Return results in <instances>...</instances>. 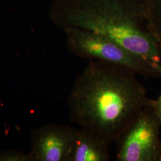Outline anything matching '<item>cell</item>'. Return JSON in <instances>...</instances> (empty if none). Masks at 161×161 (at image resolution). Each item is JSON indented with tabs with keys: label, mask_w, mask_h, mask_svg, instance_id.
Here are the masks:
<instances>
[{
	"label": "cell",
	"mask_w": 161,
	"mask_h": 161,
	"mask_svg": "<svg viewBox=\"0 0 161 161\" xmlns=\"http://www.w3.org/2000/svg\"><path fill=\"white\" fill-rule=\"evenodd\" d=\"M147 14L146 0H76L58 24L104 35L161 71L158 42L139 24Z\"/></svg>",
	"instance_id": "obj_2"
},
{
	"label": "cell",
	"mask_w": 161,
	"mask_h": 161,
	"mask_svg": "<svg viewBox=\"0 0 161 161\" xmlns=\"http://www.w3.org/2000/svg\"><path fill=\"white\" fill-rule=\"evenodd\" d=\"M151 105L155 110L161 124V95L157 100H152Z\"/></svg>",
	"instance_id": "obj_9"
},
{
	"label": "cell",
	"mask_w": 161,
	"mask_h": 161,
	"mask_svg": "<svg viewBox=\"0 0 161 161\" xmlns=\"http://www.w3.org/2000/svg\"><path fill=\"white\" fill-rule=\"evenodd\" d=\"M130 69L90 60L77 76L68 103L70 122L110 144L152 100Z\"/></svg>",
	"instance_id": "obj_1"
},
{
	"label": "cell",
	"mask_w": 161,
	"mask_h": 161,
	"mask_svg": "<svg viewBox=\"0 0 161 161\" xmlns=\"http://www.w3.org/2000/svg\"><path fill=\"white\" fill-rule=\"evenodd\" d=\"M109 145L94 133L84 128L75 131L69 161H108Z\"/></svg>",
	"instance_id": "obj_6"
},
{
	"label": "cell",
	"mask_w": 161,
	"mask_h": 161,
	"mask_svg": "<svg viewBox=\"0 0 161 161\" xmlns=\"http://www.w3.org/2000/svg\"><path fill=\"white\" fill-rule=\"evenodd\" d=\"M161 127L160 120L151 104L144 107L116 141V160L158 161L161 147Z\"/></svg>",
	"instance_id": "obj_4"
},
{
	"label": "cell",
	"mask_w": 161,
	"mask_h": 161,
	"mask_svg": "<svg viewBox=\"0 0 161 161\" xmlns=\"http://www.w3.org/2000/svg\"><path fill=\"white\" fill-rule=\"evenodd\" d=\"M76 130L66 125L47 124L31 134L30 161H69Z\"/></svg>",
	"instance_id": "obj_5"
},
{
	"label": "cell",
	"mask_w": 161,
	"mask_h": 161,
	"mask_svg": "<svg viewBox=\"0 0 161 161\" xmlns=\"http://www.w3.org/2000/svg\"><path fill=\"white\" fill-rule=\"evenodd\" d=\"M161 161V147L159 154H158V161Z\"/></svg>",
	"instance_id": "obj_10"
},
{
	"label": "cell",
	"mask_w": 161,
	"mask_h": 161,
	"mask_svg": "<svg viewBox=\"0 0 161 161\" xmlns=\"http://www.w3.org/2000/svg\"><path fill=\"white\" fill-rule=\"evenodd\" d=\"M147 29L158 42L161 56V0H147Z\"/></svg>",
	"instance_id": "obj_7"
},
{
	"label": "cell",
	"mask_w": 161,
	"mask_h": 161,
	"mask_svg": "<svg viewBox=\"0 0 161 161\" xmlns=\"http://www.w3.org/2000/svg\"><path fill=\"white\" fill-rule=\"evenodd\" d=\"M66 46L76 56L114 64L148 78H160L161 71L109 38L84 29H64Z\"/></svg>",
	"instance_id": "obj_3"
},
{
	"label": "cell",
	"mask_w": 161,
	"mask_h": 161,
	"mask_svg": "<svg viewBox=\"0 0 161 161\" xmlns=\"http://www.w3.org/2000/svg\"><path fill=\"white\" fill-rule=\"evenodd\" d=\"M0 161H30L29 154L17 150H7L0 152Z\"/></svg>",
	"instance_id": "obj_8"
}]
</instances>
